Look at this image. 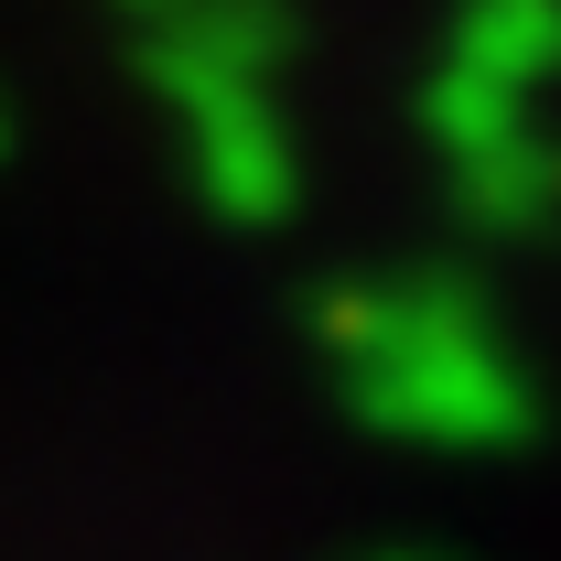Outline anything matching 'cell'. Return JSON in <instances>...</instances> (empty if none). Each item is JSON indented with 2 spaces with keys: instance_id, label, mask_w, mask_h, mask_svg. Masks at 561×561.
<instances>
[{
  "instance_id": "obj_4",
  "label": "cell",
  "mask_w": 561,
  "mask_h": 561,
  "mask_svg": "<svg viewBox=\"0 0 561 561\" xmlns=\"http://www.w3.org/2000/svg\"><path fill=\"white\" fill-rule=\"evenodd\" d=\"M443 216L465 249H551L561 238V119H507V130L443 151Z\"/></svg>"
},
{
  "instance_id": "obj_6",
  "label": "cell",
  "mask_w": 561,
  "mask_h": 561,
  "mask_svg": "<svg viewBox=\"0 0 561 561\" xmlns=\"http://www.w3.org/2000/svg\"><path fill=\"white\" fill-rule=\"evenodd\" d=\"M22 151V108H11V87H0V162Z\"/></svg>"
},
{
  "instance_id": "obj_5",
  "label": "cell",
  "mask_w": 561,
  "mask_h": 561,
  "mask_svg": "<svg viewBox=\"0 0 561 561\" xmlns=\"http://www.w3.org/2000/svg\"><path fill=\"white\" fill-rule=\"evenodd\" d=\"M443 66L561 98V0H443Z\"/></svg>"
},
{
  "instance_id": "obj_8",
  "label": "cell",
  "mask_w": 561,
  "mask_h": 561,
  "mask_svg": "<svg viewBox=\"0 0 561 561\" xmlns=\"http://www.w3.org/2000/svg\"><path fill=\"white\" fill-rule=\"evenodd\" d=\"M108 11H119V22H151V11H173V0H108Z\"/></svg>"
},
{
  "instance_id": "obj_7",
  "label": "cell",
  "mask_w": 561,
  "mask_h": 561,
  "mask_svg": "<svg viewBox=\"0 0 561 561\" xmlns=\"http://www.w3.org/2000/svg\"><path fill=\"white\" fill-rule=\"evenodd\" d=\"M356 561H454V551H411V540H389V551H356Z\"/></svg>"
},
{
  "instance_id": "obj_1",
  "label": "cell",
  "mask_w": 561,
  "mask_h": 561,
  "mask_svg": "<svg viewBox=\"0 0 561 561\" xmlns=\"http://www.w3.org/2000/svg\"><path fill=\"white\" fill-rule=\"evenodd\" d=\"M302 346L356 432H378L400 454L496 465V454H529L551 421L518 324L496 313V291L465 260L324 271L302 291Z\"/></svg>"
},
{
  "instance_id": "obj_2",
  "label": "cell",
  "mask_w": 561,
  "mask_h": 561,
  "mask_svg": "<svg viewBox=\"0 0 561 561\" xmlns=\"http://www.w3.org/2000/svg\"><path fill=\"white\" fill-rule=\"evenodd\" d=\"M173 151H184V195L238 227V238H271L302 216V130H291V98L280 87H238L206 108H173Z\"/></svg>"
},
{
  "instance_id": "obj_3",
  "label": "cell",
  "mask_w": 561,
  "mask_h": 561,
  "mask_svg": "<svg viewBox=\"0 0 561 561\" xmlns=\"http://www.w3.org/2000/svg\"><path fill=\"white\" fill-rule=\"evenodd\" d=\"M291 55H302L291 0H173L130 22V76L162 98V119L238 98V87H291Z\"/></svg>"
}]
</instances>
